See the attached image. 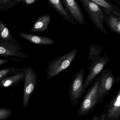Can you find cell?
<instances>
[{
  "mask_svg": "<svg viewBox=\"0 0 120 120\" xmlns=\"http://www.w3.org/2000/svg\"><path fill=\"white\" fill-rule=\"evenodd\" d=\"M106 22L113 32L120 35V17L116 18L113 16H110L108 18Z\"/></svg>",
  "mask_w": 120,
  "mask_h": 120,
  "instance_id": "cell-16",
  "label": "cell"
},
{
  "mask_svg": "<svg viewBox=\"0 0 120 120\" xmlns=\"http://www.w3.org/2000/svg\"><path fill=\"white\" fill-rule=\"evenodd\" d=\"M25 73L24 68L21 71L14 73L10 77H6L0 82V86L4 87H8L13 85H18L24 81Z\"/></svg>",
  "mask_w": 120,
  "mask_h": 120,
  "instance_id": "cell-14",
  "label": "cell"
},
{
  "mask_svg": "<svg viewBox=\"0 0 120 120\" xmlns=\"http://www.w3.org/2000/svg\"><path fill=\"white\" fill-rule=\"evenodd\" d=\"M77 52V49H74L62 56H58L49 63L46 68L48 79H51L67 69L75 58Z\"/></svg>",
  "mask_w": 120,
  "mask_h": 120,
  "instance_id": "cell-1",
  "label": "cell"
},
{
  "mask_svg": "<svg viewBox=\"0 0 120 120\" xmlns=\"http://www.w3.org/2000/svg\"><path fill=\"white\" fill-rule=\"evenodd\" d=\"M85 68L80 70L73 79L69 91L70 101L72 105H76L85 92L87 88L84 85Z\"/></svg>",
  "mask_w": 120,
  "mask_h": 120,
  "instance_id": "cell-4",
  "label": "cell"
},
{
  "mask_svg": "<svg viewBox=\"0 0 120 120\" xmlns=\"http://www.w3.org/2000/svg\"><path fill=\"white\" fill-rule=\"evenodd\" d=\"M8 59H2L0 58V66L7 63L8 62Z\"/></svg>",
  "mask_w": 120,
  "mask_h": 120,
  "instance_id": "cell-24",
  "label": "cell"
},
{
  "mask_svg": "<svg viewBox=\"0 0 120 120\" xmlns=\"http://www.w3.org/2000/svg\"><path fill=\"white\" fill-rule=\"evenodd\" d=\"M0 41L18 43L17 40L12 36L8 28L3 22L0 20Z\"/></svg>",
  "mask_w": 120,
  "mask_h": 120,
  "instance_id": "cell-15",
  "label": "cell"
},
{
  "mask_svg": "<svg viewBox=\"0 0 120 120\" xmlns=\"http://www.w3.org/2000/svg\"><path fill=\"white\" fill-rule=\"evenodd\" d=\"M17 3V0H0V8L6 10L11 8Z\"/></svg>",
  "mask_w": 120,
  "mask_h": 120,
  "instance_id": "cell-20",
  "label": "cell"
},
{
  "mask_svg": "<svg viewBox=\"0 0 120 120\" xmlns=\"http://www.w3.org/2000/svg\"><path fill=\"white\" fill-rule=\"evenodd\" d=\"M91 0L94 2L98 5L103 8L108 13L112 12L119 16V17H120V14H118L117 12L113 10L112 5L105 0Z\"/></svg>",
  "mask_w": 120,
  "mask_h": 120,
  "instance_id": "cell-18",
  "label": "cell"
},
{
  "mask_svg": "<svg viewBox=\"0 0 120 120\" xmlns=\"http://www.w3.org/2000/svg\"><path fill=\"white\" fill-rule=\"evenodd\" d=\"M101 75L100 73L99 76L96 78L82 99L78 111L79 116L81 117L88 114L98 104V91Z\"/></svg>",
  "mask_w": 120,
  "mask_h": 120,
  "instance_id": "cell-2",
  "label": "cell"
},
{
  "mask_svg": "<svg viewBox=\"0 0 120 120\" xmlns=\"http://www.w3.org/2000/svg\"><path fill=\"white\" fill-rule=\"evenodd\" d=\"M110 60V58L107 54H105L103 57H100L98 60L92 63V65L87 68V69L90 70V72L84 82L85 87L87 88L93 83Z\"/></svg>",
  "mask_w": 120,
  "mask_h": 120,
  "instance_id": "cell-7",
  "label": "cell"
},
{
  "mask_svg": "<svg viewBox=\"0 0 120 120\" xmlns=\"http://www.w3.org/2000/svg\"><path fill=\"white\" fill-rule=\"evenodd\" d=\"M67 12L76 22L82 25L85 22L84 16L76 0H62Z\"/></svg>",
  "mask_w": 120,
  "mask_h": 120,
  "instance_id": "cell-10",
  "label": "cell"
},
{
  "mask_svg": "<svg viewBox=\"0 0 120 120\" xmlns=\"http://www.w3.org/2000/svg\"><path fill=\"white\" fill-rule=\"evenodd\" d=\"M108 120L103 113L100 116H95L93 117L92 120Z\"/></svg>",
  "mask_w": 120,
  "mask_h": 120,
  "instance_id": "cell-22",
  "label": "cell"
},
{
  "mask_svg": "<svg viewBox=\"0 0 120 120\" xmlns=\"http://www.w3.org/2000/svg\"><path fill=\"white\" fill-rule=\"evenodd\" d=\"M22 50L19 43L0 41V56L8 58L14 56L20 58H27L28 56L20 52Z\"/></svg>",
  "mask_w": 120,
  "mask_h": 120,
  "instance_id": "cell-8",
  "label": "cell"
},
{
  "mask_svg": "<svg viewBox=\"0 0 120 120\" xmlns=\"http://www.w3.org/2000/svg\"><path fill=\"white\" fill-rule=\"evenodd\" d=\"M51 19L50 16L48 15H44L39 17L35 22L30 31L32 33L46 31L48 29Z\"/></svg>",
  "mask_w": 120,
  "mask_h": 120,
  "instance_id": "cell-13",
  "label": "cell"
},
{
  "mask_svg": "<svg viewBox=\"0 0 120 120\" xmlns=\"http://www.w3.org/2000/svg\"><path fill=\"white\" fill-rule=\"evenodd\" d=\"M18 1H21L27 5L32 4L35 2L36 0H17Z\"/></svg>",
  "mask_w": 120,
  "mask_h": 120,
  "instance_id": "cell-23",
  "label": "cell"
},
{
  "mask_svg": "<svg viewBox=\"0 0 120 120\" xmlns=\"http://www.w3.org/2000/svg\"><path fill=\"white\" fill-rule=\"evenodd\" d=\"M49 4L61 17L68 22L73 25H76L77 22L67 12L62 4L61 0H48Z\"/></svg>",
  "mask_w": 120,
  "mask_h": 120,
  "instance_id": "cell-12",
  "label": "cell"
},
{
  "mask_svg": "<svg viewBox=\"0 0 120 120\" xmlns=\"http://www.w3.org/2000/svg\"><path fill=\"white\" fill-rule=\"evenodd\" d=\"M24 90L23 106H27L30 97L34 91L38 83L37 74L31 67L24 68Z\"/></svg>",
  "mask_w": 120,
  "mask_h": 120,
  "instance_id": "cell-5",
  "label": "cell"
},
{
  "mask_svg": "<svg viewBox=\"0 0 120 120\" xmlns=\"http://www.w3.org/2000/svg\"><path fill=\"white\" fill-rule=\"evenodd\" d=\"M22 70V68H15L13 67L1 69L0 70V82L9 75L19 72Z\"/></svg>",
  "mask_w": 120,
  "mask_h": 120,
  "instance_id": "cell-19",
  "label": "cell"
},
{
  "mask_svg": "<svg viewBox=\"0 0 120 120\" xmlns=\"http://www.w3.org/2000/svg\"><path fill=\"white\" fill-rule=\"evenodd\" d=\"M108 120H119L120 117V89L103 112Z\"/></svg>",
  "mask_w": 120,
  "mask_h": 120,
  "instance_id": "cell-9",
  "label": "cell"
},
{
  "mask_svg": "<svg viewBox=\"0 0 120 120\" xmlns=\"http://www.w3.org/2000/svg\"><path fill=\"white\" fill-rule=\"evenodd\" d=\"M103 51L101 46L98 45H91L89 49V56L87 60H91L92 63L100 57L99 55Z\"/></svg>",
  "mask_w": 120,
  "mask_h": 120,
  "instance_id": "cell-17",
  "label": "cell"
},
{
  "mask_svg": "<svg viewBox=\"0 0 120 120\" xmlns=\"http://www.w3.org/2000/svg\"><path fill=\"white\" fill-rule=\"evenodd\" d=\"M100 73L101 75L98 91V104L102 103L103 99L112 89L114 84L120 80L113 75L112 71L108 68L103 70Z\"/></svg>",
  "mask_w": 120,
  "mask_h": 120,
  "instance_id": "cell-6",
  "label": "cell"
},
{
  "mask_svg": "<svg viewBox=\"0 0 120 120\" xmlns=\"http://www.w3.org/2000/svg\"><path fill=\"white\" fill-rule=\"evenodd\" d=\"M12 60H13L16 61H23V60H19V59H16L15 58H12Z\"/></svg>",
  "mask_w": 120,
  "mask_h": 120,
  "instance_id": "cell-25",
  "label": "cell"
},
{
  "mask_svg": "<svg viewBox=\"0 0 120 120\" xmlns=\"http://www.w3.org/2000/svg\"><path fill=\"white\" fill-rule=\"evenodd\" d=\"M80 1L93 24L102 33L105 34H107L108 32L103 24L105 15L99 6L91 0Z\"/></svg>",
  "mask_w": 120,
  "mask_h": 120,
  "instance_id": "cell-3",
  "label": "cell"
},
{
  "mask_svg": "<svg viewBox=\"0 0 120 120\" xmlns=\"http://www.w3.org/2000/svg\"><path fill=\"white\" fill-rule=\"evenodd\" d=\"M12 114V111L10 109L0 108V120H6Z\"/></svg>",
  "mask_w": 120,
  "mask_h": 120,
  "instance_id": "cell-21",
  "label": "cell"
},
{
  "mask_svg": "<svg viewBox=\"0 0 120 120\" xmlns=\"http://www.w3.org/2000/svg\"><path fill=\"white\" fill-rule=\"evenodd\" d=\"M18 35L31 43L38 45H53L55 43L53 40L46 36L26 33H19Z\"/></svg>",
  "mask_w": 120,
  "mask_h": 120,
  "instance_id": "cell-11",
  "label": "cell"
}]
</instances>
